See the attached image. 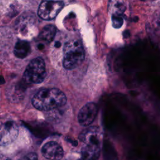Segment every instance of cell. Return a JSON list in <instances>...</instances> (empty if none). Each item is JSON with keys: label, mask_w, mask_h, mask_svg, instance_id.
Segmentation results:
<instances>
[{"label": "cell", "mask_w": 160, "mask_h": 160, "mask_svg": "<svg viewBox=\"0 0 160 160\" xmlns=\"http://www.w3.org/2000/svg\"><path fill=\"white\" fill-rule=\"evenodd\" d=\"M18 132V126L14 121L0 118V146H6L14 141Z\"/></svg>", "instance_id": "obj_4"}, {"label": "cell", "mask_w": 160, "mask_h": 160, "mask_svg": "<svg viewBox=\"0 0 160 160\" xmlns=\"http://www.w3.org/2000/svg\"><path fill=\"white\" fill-rule=\"evenodd\" d=\"M46 76L45 63L41 58L33 59L27 66L24 78L28 82L39 84L42 82Z\"/></svg>", "instance_id": "obj_3"}, {"label": "cell", "mask_w": 160, "mask_h": 160, "mask_svg": "<svg viewBox=\"0 0 160 160\" xmlns=\"http://www.w3.org/2000/svg\"><path fill=\"white\" fill-rule=\"evenodd\" d=\"M42 156L50 160H60L64 156V150L61 146L55 141H49L44 144L41 149Z\"/></svg>", "instance_id": "obj_8"}, {"label": "cell", "mask_w": 160, "mask_h": 160, "mask_svg": "<svg viewBox=\"0 0 160 160\" xmlns=\"http://www.w3.org/2000/svg\"><path fill=\"white\" fill-rule=\"evenodd\" d=\"M101 153V147L96 145L84 144L81 150L83 160H98Z\"/></svg>", "instance_id": "obj_10"}, {"label": "cell", "mask_w": 160, "mask_h": 160, "mask_svg": "<svg viewBox=\"0 0 160 160\" xmlns=\"http://www.w3.org/2000/svg\"><path fill=\"white\" fill-rule=\"evenodd\" d=\"M79 139L84 144L96 145L101 147L102 139L101 129L96 126H88L79 134Z\"/></svg>", "instance_id": "obj_6"}, {"label": "cell", "mask_w": 160, "mask_h": 160, "mask_svg": "<svg viewBox=\"0 0 160 160\" xmlns=\"http://www.w3.org/2000/svg\"><path fill=\"white\" fill-rule=\"evenodd\" d=\"M63 6L62 1H44L38 8V14L42 19L51 20L58 15Z\"/></svg>", "instance_id": "obj_5"}, {"label": "cell", "mask_w": 160, "mask_h": 160, "mask_svg": "<svg viewBox=\"0 0 160 160\" xmlns=\"http://www.w3.org/2000/svg\"><path fill=\"white\" fill-rule=\"evenodd\" d=\"M112 26L114 28H119L123 24L122 16H112Z\"/></svg>", "instance_id": "obj_13"}, {"label": "cell", "mask_w": 160, "mask_h": 160, "mask_svg": "<svg viewBox=\"0 0 160 160\" xmlns=\"http://www.w3.org/2000/svg\"><path fill=\"white\" fill-rule=\"evenodd\" d=\"M126 8V0H109L108 9L111 17L122 16Z\"/></svg>", "instance_id": "obj_9"}, {"label": "cell", "mask_w": 160, "mask_h": 160, "mask_svg": "<svg viewBox=\"0 0 160 160\" xmlns=\"http://www.w3.org/2000/svg\"><path fill=\"white\" fill-rule=\"evenodd\" d=\"M31 48L29 42L25 41H19L16 42L14 52V55L18 58H24L30 52Z\"/></svg>", "instance_id": "obj_11"}, {"label": "cell", "mask_w": 160, "mask_h": 160, "mask_svg": "<svg viewBox=\"0 0 160 160\" xmlns=\"http://www.w3.org/2000/svg\"><path fill=\"white\" fill-rule=\"evenodd\" d=\"M67 99L62 91L56 88L39 90L32 98V104L38 110L48 111L64 106Z\"/></svg>", "instance_id": "obj_1"}, {"label": "cell", "mask_w": 160, "mask_h": 160, "mask_svg": "<svg viewBox=\"0 0 160 160\" xmlns=\"http://www.w3.org/2000/svg\"><path fill=\"white\" fill-rule=\"evenodd\" d=\"M56 28L53 25H47L43 28L39 34V38L48 42L53 40L56 34Z\"/></svg>", "instance_id": "obj_12"}, {"label": "cell", "mask_w": 160, "mask_h": 160, "mask_svg": "<svg viewBox=\"0 0 160 160\" xmlns=\"http://www.w3.org/2000/svg\"><path fill=\"white\" fill-rule=\"evenodd\" d=\"M98 114V107L94 102H90L84 105L78 114V122L81 126L88 127L95 119Z\"/></svg>", "instance_id": "obj_7"}, {"label": "cell", "mask_w": 160, "mask_h": 160, "mask_svg": "<svg viewBox=\"0 0 160 160\" xmlns=\"http://www.w3.org/2000/svg\"><path fill=\"white\" fill-rule=\"evenodd\" d=\"M0 160H10V159L8 157L2 154H0Z\"/></svg>", "instance_id": "obj_15"}, {"label": "cell", "mask_w": 160, "mask_h": 160, "mask_svg": "<svg viewBox=\"0 0 160 160\" xmlns=\"http://www.w3.org/2000/svg\"><path fill=\"white\" fill-rule=\"evenodd\" d=\"M63 66L67 69L78 67L84 59V49L81 42L78 39L68 41L63 49Z\"/></svg>", "instance_id": "obj_2"}, {"label": "cell", "mask_w": 160, "mask_h": 160, "mask_svg": "<svg viewBox=\"0 0 160 160\" xmlns=\"http://www.w3.org/2000/svg\"><path fill=\"white\" fill-rule=\"evenodd\" d=\"M19 160H38V156L36 153L30 152L22 157Z\"/></svg>", "instance_id": "obj_14"}]
</instances>
